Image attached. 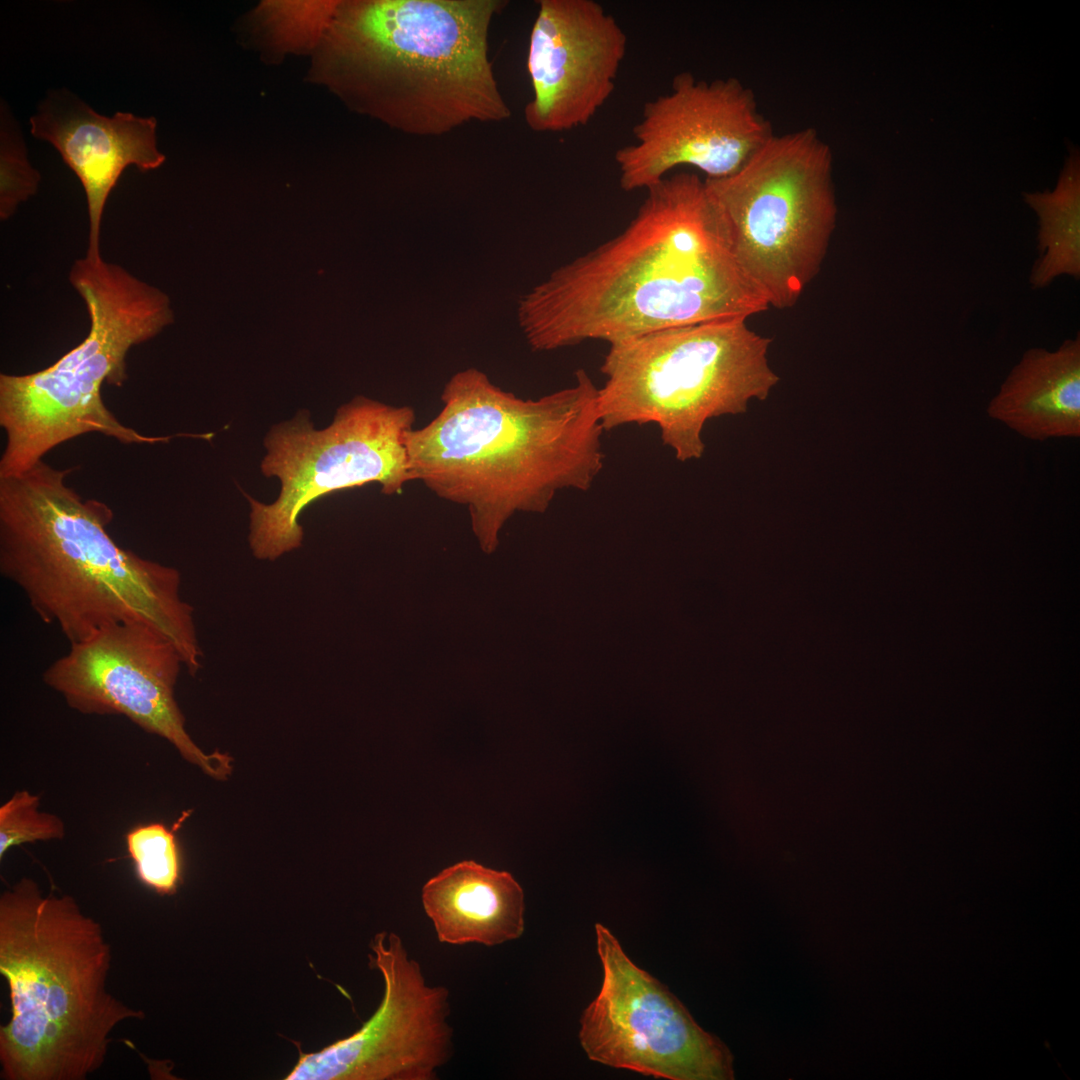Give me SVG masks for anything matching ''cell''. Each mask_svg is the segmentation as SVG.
Here are the masks:
<instances>
[{
  "label": "cell",
  "instance_id": "cell-1",
  "mask_svg": "<svg viewBox=\"0 0 1080 1080\" xmlns=\"http://www.w3.org/2000/svg\"><path fill=\"white\" fill-rule=\"evenodd\" d=\"M647 190L621 234L521 297L518 321L534 351L611 344L769 308L733 257L704 181L678 173Z\"/></svg>",
  "mask_w": 1080,
  "mask_h": 1080
},
{
  "label": "cell",
  "instance_id": "cell-2",
  "mask_svg": "<svg viewBox=\"0 0 1080 1080\" xmlns=\"http://www.w3.org/2000/svg\"><path fill=\"white\" fill-rule=\"evenodd\" d=\"M573 386L522 399L476 368L445 384L441 411L406 438L412 481L468 506L491 544L515 511H544L563 489L586 491L604 466L598 388L583 369Z\"/></svg>",
  "mask_w": 1080,
  "mask_h": 1080
},
{
  "label": "cell",
  "instance_id": "cell-3",
  "mask_svg": "<svg viewBox=\"0 0 1080 1080\" xmlns=\"http://www.w3.org/2000/svg\"><path fill=\"white\" fill-rule=\"evenodd\" d=\"M71 470L43 460L0 477V572L39 618L70 644L120 622L166 636L189 674L201 668L193 607L171 566L120 547L108 532L112 510L66 484Z\"/></svg>",
  "mask_w": 1080,
  "mask_h": 1080
},
{
  "label": "cell",
  "instance_id": "cell-4",
  "mask_svg": "<svg viewBox=\"0 0 1080 1080\" xmlns=\"http://www.w3.org/2000/svg\"><path fill=\"white\" fill-rule=\"evenodd\" d=\"M111 948L69 895H43L23 877L0 896V973L11 1017L0 1027L4 1080H85L103 1065L112 1031L144 1019L107 989Z\"/></svg>",
  "mask_w": 1080,
  "mask_h": 1080
},
{
  "label": "cell",
  "instance_id": "cell-5",
  "mask_svg": "<svg viewBox=\"0 0 1080 1080\" xmlns=\"http://www.w3.org/2000/svg\"><path fill=\"white\" fill-rule=\"evenodd\" d=\"M504 0H358L337 4L331 47L358 108L413 136L511 116L489 59Z\"/></svg>",
  "mask_w": 1080,
  "mask_h": 1080
},
{
  "label": "cell",
  "instance_id": "cell-6",
  "mask_svg": "<svg viewBox=\"0 0 1080 1080\" xmlns=\"http://www.w3.org/2000/svg\"><path fill=\"white\" fill-rule=\"evenodd\" d=\"M69 279L86 305L88 335L43 370L0 375V425L6 434L0 477L30 469L56 446L86 433L124 444L173 438L123 425L101 395L104 383L120 386L126 380L129 350L172 322L168 297L102 257L76 260Z\"/></svg>",
  "mask_w": 1080,
  "mask_h": 1080
},
{
  "label": "cell",
  "instance_id": "cell-7",
  "mask_svg": "<svg viewBox=\"0 0 1080 1080\" xmlns=\"http://www.w3.org/2000/svg\"><path fill=\"white\" fill-rule=\"evenodd\" d=\"M770 343L746 319H730L609 344L596 397L604 431L655 423L679 461L700 458L707 420L746 412L779 382L767 360Z\"/></svg>",
  "mask_w": 1080,
  "mask_h": 1080
},
{
  "label": "cell",
  "instance_id": "cell-8",
  "mask_svg": "<svg viewBox=\"0 0 1080 1080\" xmlns=\"http://www.w3.org/2000/svg\"><path fill=\"white\" fill-rule=\"evenodd\" d=\"M833 155L819 134L773 135L735 173L704 180L738 266L778 309L819 272L836 224Z\"/></svg>",
  "mask_w": 1080,
  "mask_h": 1080
},
{
  "label": "cell",
  "instance_id": "cell-9",
  "mask_svg": "<svg viewBox=\"0 0 1080 1080\" xmlns=\"http://www.w3.org/2000/svg\"><path fill=\"white\" fill-rule=\"evenodd\" d=\"M416 414L358 396L338 408L332 423L316 430L307 413L272 427L261 462L266 477H277L281 491L271 504L249 500V544L260 560H276L299 548L301 512L334 492L378 483L384 495H397L412 481L406 446Z\"/></svg>",
  "mask_w": 1080,
  "mask_h": 1080
},
{
  "label": "cell",
  "instance_id": "cell-10",
  "mask_svg": "<svg viewBox=\"0 0 1080 1080\" xmlns=\"http://www.w3.org/2000/svg\"><path fill=\"white\" fill-rule=\"evenodd\" d=\"M603 978L580 1018L579 1042L602 1065L669 1080H732L733 1055L658 979L596 923Z\"/></svg>",
  "mask_w": 1080,
  "mask_h": 1080
},
{
  "label": "cell",
  "instance_id": "cell-11",
  "mask_svg": "<svg viewBox=\"0 0 1080 1080\" xmlns=\"http://www.w3.org/2000/svg\"><path fill=\"white\" fill-rule=\"evenodd\" d=\"M182 666L178 650L158 630L141 622H120L70 644L44 671L43 681L70 708L85 715H123L166 739L205 774L227 779L231 757L205 753L186 731L174 693Z\"/></svg>",
  "mask_w": 1080,
  "mask_h": 1080
},
{
  "label": "cell",
  "instance_id": "cell-12",
  "mask_svg": "<svg viewBox=\"0 0 1080 1080\" xmlns=\"http://www.w3.org/2000/svg\"><path fill=\"white\" fill-rule=\"evenodd\" d=\"M368 958L383 981L375 1012L351 1035L300 1052L286 1080H434L451 1059L449 990L426 982L394 932L377 933Z\"/></svg>",
  "mask_w": 1080,
  "mask_h": 1080
},
{
  "label": "cell",
  "instance_id": "cell-13",
  "mask_svg": "<svg viewBox=\"0 0 1080 1080\" xmlns=\"http://www.w3.org/2000/svg\"><path fill=\"white\" fill-rule=\"evenodd\" d=\"M633 135L635 143L615 154L625 191L648 189L684 165L707 178L729 176L774 134L739 80L708 82L680 73L669 93L644 105Z\"/></svg>",
  "mask_w": 1080,
  "mask_h": 1080
},
{
  "label": "cell",
  "instance_id": "cell-14",
  "mask_svg": "<svg viewBox=\"0 0 1080 1080\" xmlns=\"http://www.w3.org/2000/svg\"><path fill=\"white\" fill-rule=\"evenodd\" d=\"M527 55L535 132L586 125L612 95L627 50L617 20L594 0H539Z\"/></svg>",
  "mask_w": 1080,
  "mask_h": 1080
},
{
  "label": "cell",
  "instance_id": "cell-15",
  "mask_svg": "<svg viewBox=\"0 0 1080 1080\" xmlns=\"http://www.w3.org/2000/svg\"><path fill=\"white\" fill-rule=\"evenodd\" d=\"M29 121L31 134L50 142L80 179L90 223L86 256L101 258L103 209L119 176L129 165L148 171L165 160L157 148V120L126 112L100 115L61 89L50 92Z\"/></svg>",
  "mask_w": 1080,
  "mask_h": 1080
},
{
  "label": "cell",
  "instance_id": "cell-16",
  "mask_svg": "<svg viewBox=\"0 0 1080 1080\" xmlns=\"http://www.w3.org/2000/svg\"><path fill=\"white\" fill-rule=\"evenodd\" d=\"M422 904L437 939L488 947L516 940L525 930L524 893L506 871L472 860L445 868L426 882Z\"/></svg>",
  "mask_w": 1080,
  "mask_h": 1080
},
{
  "label": "cell",
  "instance_id": "cell-17",
  "mask_svg": "<svg viewBox=\"0 0 1080 1080\" xmlns=\"http://www.w3.org/2000/svg\"><path fill=\"white\" fill-rule=\"evenodd\" d=\"M989 417L1034 441L1080 436V334L1028 349L987 406Z\"/></svg>",
  "mask_w": 1080,
  "mask_h": 1080
},
{
  "label": "cell",
  "instance_id": "cell-18",
  "mask_svg": "<svg viewBox=\"0 0 1080 1080\" xmlns=\"http://www.w3.org/2000/svg\"><path fill=\"white\" fill-rule=\"evenodd\" d=\"M1025 202L1039 218V258L1030 273L1034 289L1049 286L1060 276L1080 277V157H1069L1053 191L1025 193Z\"/></svg>",
  "mask_w": 1080,
  "mask_h": 1080
},
{
  "label": "cell",
  "instance_id": "cell-19",
  "mask_svg": "<svg viewBox=\"0 0 1080 1080\" xmlns=\"http://www.w3.org/2000/svg\"><path fill=\"white\" fill-rule=\"evenodd\" d=\"M128 853L139 881L160 895H172L181 881L176 836L161 823L139 825L126 835Z\"/></svg>",
  "mask_w": 1080,
  "mask_h": 1080
},
{
  "label": "cell",
  "instance_id": "cell-20",
  "mask_svg": "<svg viewBox=\"0 0 1080 1080\" xmlns=\"http://www.w3.org/2000/svg\"><path fill=\"white\" fill-rule=\"evenodd\" d=\"M39 796L27 790L15 792L0 807V859L15 846L61 839L64 823L58 816L39 811Z\"/></svg>",
  "mask_w": 1080,
  "mask_h": 1080
},
{
  "label": "cell",
  "instance_id": "cell-21",
  "mask_svg": "<svg viewBox=\"0 0 1080 1080\" xmlns=\"http://www.w3.org/2000/svg\"><path fill=\"white\" fill-rule=\"evenodd\" d=\"M0 143V215L7 219L19 203L36 192L39 174L31 167L21 134L3 102Z\"/></svg>",
  "mask_w": 1080,
  "mask_h": 1080
}]
</instances>
